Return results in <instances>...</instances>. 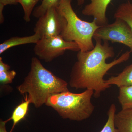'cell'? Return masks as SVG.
Here are the masks:
<instances>
[{
  "instance_id": "obj_1",
  "label": "cell",
  "mask_w": 132,
  "mask_h": 132,
  "mask_svg": "<svg viewBox=\"0 0 132 132\" xmlns=\"http://www.w3.org/2000/svg\"><path fill=\"white\" fill-rule=\"evenodd\" d=\"M94 47L87 52L79 51L77 61L74 64L70 75L69 84L76 89H90L94 91L95 98L100 97L102 92L111 86L105 82L104 76L111 68L127 61L131 52L127 51L118 59L110 63L106 60L114 56V50L108 42L96 40Z\"/></svg>"
},
{
  "instance_id": "obj_2",
  "label": "cell",
  "mask_w": 132,
  "mask_h": 132,
  "mask_svg": "<svg viewBox=\"0 0 132 132\" xmlns=\"http://www.w3.org/2000/svg\"><path fill=\"white\" fill-rule=\"evenodd\" d=\"M68 86L67 81L45 68L39 59L33 57L30 71L17 89L38 108L46 104L52 95L68 91Z\"/></svg>"
},
{
  "instance_id": "obj_3",
  "label": "cell",
  "mask_w": 132,
  "mask_h": 132,
  "mask_svg": "<svg viewBox=\"0 0 132 132\" xmlns=\"http://www.w3.org/2000/svg\"><path fill=\"white\" fill-rule=\"evenodd\" d=\"M93 90L86 89L80 93L67 91L50 97L45 105L53 109L64 119L82 121L90 118L94 109L91 99Z\"/></svg>"
},
{
  "instance_id": "obj_4",
  "label": "cell",
  "mask_w": 132,
  "mask_h": 132,
  "mask_svg": "<svg viewBox=\"0 0 132 132\" xmlns=\"http://www.w3.org/2000/svg\"><path fill=\"white\" fill-rule=\"evenodd\" d=\"M72 0H59L56 7L65 17L67 24L61 35L64 39L76 43L80 50L87 52L94 47L93 37L99 26L94 20L92 22L81 19L74 11Z\"/></svg>"
},
{
  "instance_id": "obj_5",
  "label": "cell",
  "mask_w": 132,
  "mask_h": 132,
  "mask_svg": "<svg viewBox=\"0 0 132 132\" xmlns=\"http://www.w3.org/2000/svg\"><path fill=\"white\" fill-rule=\"evenodd\" d=\"M67 50L79 52L80 48L76 43L66 40L61 35L41 38L34 49L35 55L46 62L61 56Z\"/></svg>"
},
{
  "instance_id": "obj_6",
  "label": "cell",
  "mask_w": 132,
  "mask_h": 132,
  "mask_svg": "<svg viewBox=\"0 0 132 132\" xmlns=\"http://www.w3.org/2000/svg\"><path fill=\"white\" fill-rule=\"evenodd\" d=\"M95 40L119 43L130 48L132 53V30L125 21L116 18L111 24L100 26L94 34Z\"/></svg>"
},
{
  "instance_id": "obj_7",
  "label": "cell",
  "mask_w": 132,
  "mask_h": 132,
  "mask_svg": "<svg viewBox=\"0 0 132 132\" xmlns=\"http://www.w3.org/2000/svg\"><path fill=\"white\" fill-rule=\"evenodd\" d=\"M67 21L56 7H52L39 17L34 31L40 35L41 38L61 35Z\"/></svg>"
},
{
  "instance_id": "obj_8",
  "label": "cell",
  "mask_w": 132,
  "mask_h": 132,
  "mask_svg": "<svg viewBox=\"0 0 132 132\" xmlns=\"http://www.w3.org/2000/svg\"><path fill=\"white\" fill-rule=\"evenodd\" d=\"M112 0H90L82 10V13L86 16H93L99 26L109 24L106 15L107 9Z\"/></svg>"
},
{
  "instance_id": "obj_9",
  "label": "cell",
  "mask_w": 132,
  "mask_h": 132,
  "mask_svg": "<svg viewBox=\"0 0 132 132\" xmlns=\"http://www.w3.org/2000/svg\"><path fill=\"white\" fill-rule=\"evenodd\" d=\"M40 39V35L36 33L32 35L25 37H12L0 44V54H2L9 48L19 45L31 43L36 44Z\"/></svg>"
},
{
  "instance_id": "obj_10",
  "label": "cell",
  "mask_w": 132,
  "mask_h": 132,
  "mask_svg": "<svg viewBox=\"0 0 132 132\" xmlns=\"http://www.w3.org/2000/svg\"><path fill=\"white\" fill-rule=\"evenodd\" d=\"M116 127L119 132H132V108L121 109L114 117Z\"/></svg>"
},
{
  "instance_id": "obj_11",
  "label": "cell",
  "mask_w": 132,
  "mask_h": 132,
  "mask_svg": "<svg viewBox=\"0 0 132 132\" xmlns=\"http://www.w3.org/2000/svg\"><path fill=\"white\" fill-rule=\"evenodd\" d=\"M108 85H115L119 88L121 87L132 85V63L126 67L122 72L115 76H112L105 80Z\"/></svg>"
},
{
  "instance_id": "obj_12",
  "label": "cell",
  "mask_w": 132,
  "mask_h": 132,
  "mask_svg": "<svg viewBox=\"0 0 132 132\" xmlns=\"http://www.w3.org/2000/svg\"><path fill=\"white\" fill-rule=\"evenodd\" d=\"M31 104V101L26 95L25 100L19 104L15 108L13 111L11 117L8 119V120H12L13 122V127L12 131L19 122L25 119L28 112L29 104Z\"/></svg>"
},
{
  "instance_id": "obj_13",
  "label": "cell",
  "mask_w": 132,
  "mask_h": 132,
  "mask_svg": "<svg viewBox=\"0 0 132 132\" xmlns=\"http://www.w3.org/2000/svg\"><path fill=\"white\" fill-rule=\"evenodd\" d=\"M114 16L115 19L119 18L125 21L132 30V3L129 0L119 6Z\"/></svg>"
},
{
  "instance_id": "obj_14",
  "label": "cell",
  "mask_w": 132,
  "mask_h": 132,
  "mask_svg": "<svg viewBox=\"0 0 132 132\" xmlns=\"http://www.w3.org/2000/svg\"><path fill=\"white\" fill-rule=\"evenodd\" d=\"M118 99L122 109L132 108V85L120 87Z\"/></svg>"
},
{
  "instance_id": "obj_15",
  "label": "cell",
  "mask_w": 132,
  "mask_h": 132,
  "mask_svg": "<svg viewBox=\"0 0 132 132\" xmlns=\"http://www.w3.org/2000/svg\"><path fill=\"white\" fill-rule=\"evenodd\" d=\"M86 0H77V4L79 6H82L85 3ZM59 0H42L40 5L36 7L33 11V16L39 18L50 8L56 7Z\"/></svg>"
},
{
  "instance_id": "obj_16",
  "label": "cell",
  "mask_w": 132,
  "mask_h": 132,
  "mask_svg": "<svg viewBox=\"0 0 132 132\" xmlns=\"http://www.w3.org/2000/svg\"><path fill=\"white\" fill-rule=\"evenodd\" d=\"M116 111L115 105L112 104L108 111L107 121L100 132H119L116 127L114 123V117Z\"/></svg>"
},
{
  "instance_id": "obj_17",
  "label": "cell",
  "mask_w": 132,
  "mask_h": 132,
  "mask_svg": "<svg viewBox=\"0 0 132 132\" xmlns=\"http://www.w3.org/2000/svg\"><path fill=\"white\" fill-rule=\"evenodd\" d=\"M21 5L24 11V19L26 22L31 21V16L35 5L40 1L42 0H17Z\"/></svg>"
},
{
  "instance_id": "obj_18",
  "label": "cell",
  "mask_w": 132,
  "mask_h": 132,
  "mask_svg": "<svg viewBox=\"0 0 132 132\" xmlns=\"http://www.w3.org/2000/svg\"><path fill=\"white\" fill-rule=\"evenodd\" d=\"M16 75V72L14 70L0 72V83L5 85L12 83Z\"/></svg>"
},
{
  "instance_id": "obj_19",
  "label": "cell",
  "mask_w": 132,
  "mask_h": 132,
  "mask_svg": "<svg viewBox=\"0 0 132 132\" xmlns=\"http://www.w3.org/2000/svg\"><path fill=\"white\" fill-rule=\"evenodd\" d=\"M18 3L17 0H0V23L1 24L4 22L5 20L3 13L4 7L7 5H17Z\"/></svg>"
},
{
  "instance_id": "obj_20",
  "label": "cell",
  "mask_w": 132,
  "mask_h": 132,
  "mask_svg": "<svg viewBox=\"0 0 132 132\" xmlns=\"http://www.w3.org/2000/svg\"><path fill=\"white\" fill-rule=\"evenodd\" d=\"M10 67L8 64H6L3 61L2 58H0V72L9 71Z\"/></svg>"
},
{
  "instance_id": "obj_21",
  "label": "cell",
  "mask_w": 132,
  "mask_h": 132,
  "mask_svg": "<svg viewBox=\"0 0 132 132\" xmlns=\"http://www.w3.org/2000/svg\"><path fill=\"white\" fill-rule=\"evenodd\" d=\"M8 120L3 121L1 120L0 121V132H8L6 128V124L8 121Z\"/></svg>"
}]
</instances>
